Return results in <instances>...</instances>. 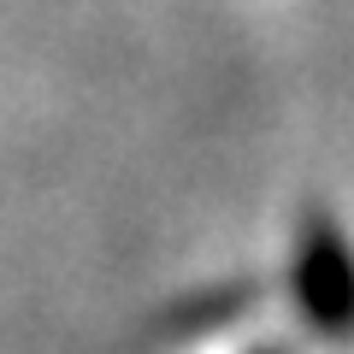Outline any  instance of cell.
I'll return each instance as SVG.
<instances>
[{
	"label": "cell",
	"instance_id": "6da1fadb",
	"mask_svg": "<svg viewBox=\"0 0 354 354\" xmlns=\"http://www.w3.org/2000/svg\"><path fill=\"white\" fill-rule=\"evenodd\" d=\"M295 301L325 337H354V248L325 213L307 218L295 242Z\"/></svg>",
	"mask_w": 354,
	"mask_h": 354
}]
</instances>
